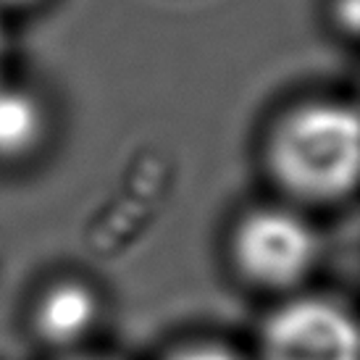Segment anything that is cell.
Listing matches in <instances>:
<instances>
[{
	"instance_id": "1",
	"label": "cell",
	"mask_w": 360,
	"mask_h": 360,
	"mask_svg": "<svg viewBox=\"0 0 360 360\" xmlns=\"http://www.w3.org/2000/svg\"><path fill=\"white\" fill-rule=\"evenodd\" d=\"M360 163L358 116L337 101L305 103L276 124L269 166L281 187L313 202L340 200L355 187Z\"/></svg>"
},
{
	"instance_id": "2",
	"label": "cell",
	"mask_w": 360,
	"mask_h": 360,
	"mask_svg": "<svg viewBox=\"0 0 360 360\" xmlns=\"http://www.w3.org/2000/svg\"><path fill=\"white\" fill-rule=\"evenodd\" d=\"M234 250L242 271L269 287H287L305 276L316 260V237L300 216L263 208L250 213L237 229Z\"/></svg>"
},
{
	"instance_id": "3",
	"label": "cell",
	"mask_w": 360,
	"mask_h": 360,
	"mask_svg": "<svg viewBox=\"0 0 360 360\" xmlns=\"http://www.w3.org/2000/svg\"><path fill=\"white\" fill-rule=\"evenodd\" d=\"M263 352L266 360H358V334L340 308L302 300L271 316Z\"/></svg>"
},
{
	"instance_id": "4",
	"label": "cell",
	"mask_w": 360,
	"mask_h": 360,
	"mask_svg": "<svg viewBox=\"0 0 360 360\" xmlns=\"http://www.w3.org/2000/svg\"><path fill=\"white\" fill-rule=\"evenodd\" d=\"M45 131L40 101L27 90L0 82V160L24 158L37 148Z\"/></svg>"
},
{
	"instance_id": "5",
	"label": "cell",
	"mask_w": 360,
	"mask_h": 360,
	"mask_svg": "<svg viewBox=\"0 0 360 360\" xmlns=\"http://www.w3.org/2000/svg\"><path fill=\"white\" fill-rule=\"evenodd\" d=\"M92 319H95V300L90 292L77 284H66L45 297L37 313V326L48 342L66 345L79 340L90 329Z\"/></svg>"
},
{
	"instance_id": "6",
	"label": "cell",
	"mask_w": 360,
	"mask_h": 360,
	"mask_svg": "<svg viewBox=\"0 0 360 360\" xmlns=\"http://www.w3.org/2000/svg\"><path fill=\"white\" fill-rule=\"evenodd\" d=\"M174 360H237V358H231L229 352L213 350V347H200V350L181 352V355H176Z\"/></svg>"
},
{
	"instance_id": "7",
	"label": "cell",
	"mask_w": 360,
	"mask_h": 360,
	"mask_svg": "<svg viewBox=\"0 0 360 360\" xmlns=\"http://www.w3.org/2000/svg\"><path fill=\"white\" fill-rule=\"evenodd\" d=\"M34 3H40V0H0V8H13V11H21V8H30Z\"/></svg>"
},
{
	"instance_id": "8",
	"label": "cell",
	"mask_w": 360,
	"mask_h": 360,
	"mask_svg": "<svg viewBox=\"0 0 360 360\" xmlns=\"http://www.w3.org/2000/svg\"><path fill=\"white\" fill-rule=\"evenodd\" d=\"M3 60H6V30H3V21H0V77H3Z\"/></svg>"
}]
</instances>
